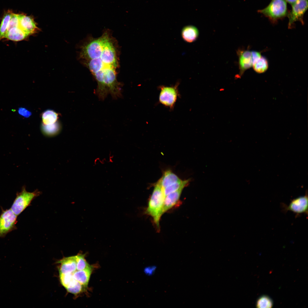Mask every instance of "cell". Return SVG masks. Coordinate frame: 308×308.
Instances as JSON below:
<instances>
[{
	"mask_svg": "<svg viewBox=\"0 0 308 308\" xmlns=\"http://www.w3.org/2000/svg\"><path fill=\"white\" fill-rule=\"evenodd\" d=\"M119 55L117 41L109 29L98 37L89 36L80 48V58L97 82L94 93L101 100L109 94L115 99L122 96L123 85L117 80Z\"/></svg>",
	"mask_w": 308,
	"mask_h": 308,
	"instance_id": "6da1fadb",
	"label": "cell"
},
{
	"mask_svg": "<svg viewBox=\"0 0 308 308\" xmlns=\"http://www.w3.org/2000/svg\"><path fill=\"white\" fill-rule=\"evenodd\" d=\"M92 267L82 270L77 268L75 258L65 260L58 269L61 283L68 292L76 295L80 293L84 287L87 288Z\"/></svg>",
	"mask_w": 308,
	"mask_h": 308,
	"instance_id": "7a4b0ae2",
	"label": "cell"
},
{
	"mask_svg": "<svg viewBox=\"0 0 308 308\" xmlns=\"http://www.w3.org/2000/svg\"><path fill=\"white\" fill-rule=\"evenodd\" d=\"M165 198L163 188L158 180L155 185L145 213L152 218L159 229Z\"/></svg>",
	"mask_w": 308,
	"mask_h": 308,
	"instance_id": "3957f363",
	"label": "cell"
},
{
	"mask_svg": "<svg viewBox=\"0 0 308 308\" xmlns=\"http://www.w3.org/2000/svg\"><path fill=\"white\" fill-rule=\"evenodd\" d=\"M41 193L38 189L32 192H28L26 187L23 186L20 192L18 193L12 206L10 208L17 216L20 214L27 207L31 201Z\"/></svg>",
	"mask_w": 308,
	"mask_h": 308,
	"instance_id": "277c9868",
	"label": "cell"
},
{
	"mask_svg": "<svg viewBox=\"0 0 308 308\" xmlns=\"http://www.w3.org/2000/svg\"><path fill=\"white\" fill-rule=\"evenodd\" d=\"M179 82L170 86L160 85L159 101L160 103L171 110L173 109L180 95L178 90Z\"/></svg>",
	"mask_w": 308,
	"mask_h": 308,
	"instance_id": "5b68a950",
	"label": "cell"
},
{
	"mask_svg": "<svg viewBox=\"0 0 308 308\" xmlns=\"http://www.w3.org/2000/svg\"><path fill=\"white\" fill-rule=\"evenodd\" d=\"M258 11L274 22L287 15V3L285 0H272L267 7Z\"/></svg>",
	"mask_w": 308,
	"mask_h": 308,
	"instance_id": "8992f818",
	"label": "cell"
},
{
	"mask_svg": "<svg viewBox=\"0 0 308 308\" xmlns=\"http://www.w3.org/2000/svg\"><path fill=\"white\" fill-rule=\"evenodd\" d=\"M291 11L288 14L289 19L288 28H292L294 23L297 21L304 24L303 16L307 10L308 7L307 0H297L292 5Z\"/></svg>",
	"mask_w": 308,
	"mask_h": 308,
	"instance_id": "52a82bcc",
	"label": "cell"
},
{
	"mask_svg": "<svg viewBox=\"0 0 308 308\" xmlns=\"http://www.w3.org/2000/svg\"><path fill=\"white\" fill-rule=\"evenodd\" d=\"M17 216L11 209L2 212L0 216V237L5 236L15 228Z\"/></svg>",
	"mask_w": 308,
	"mask_h": 308,
	"instance_id": "ba28073f",
	"label": "cell"
},
{
	"mask_svg": "<svg viewBox=\"0 0 308 308\" xmlns=\"http://www.w3.org/2000/svg\"><path fill=\"white\" fill-rule=\"evenodd\" d=\"M308 198L307 193L303 196L293 199L288 205L284 206L285 211H290L296 214V216L303 214H308Z\"/></svg>",
	"mask_w": 308,
	"mask_h": 308,
	"instance_id": "9c48e42d",
	"label": "cell"
},
{
	"mask_svg": "<svg viewBox=\"0 0 308 308\" xmlns=\"http://www.w3.org/2000/svg\"><path fill=\"white\" fill-rule=\"evenodd\" d=\"M238 57L239 73L237 78H240L244 72L252 66L253 60L252 51L249 50L239 48L237 51Z\"/></svg>",
	"mask_w": 308,
	"mask_h": 308,
	"instance_id": "30bf717a",
	"label": "cell"
},
{
	"mask_svg": "<svg viewBox=\"0 0 308 308\" xmlns=\"http://www.w3.org/2000/svg\"><path fill=\"white\" fill-rule=\"evenodd\" d=\"M19 27L28 36L38 30L36 24L33 18L21 14H19Z\"/></svg>",
	"mask_w": 308,
	"mask_h": 308,
	"instance_id": "8fae6325",
	"label": "cell"
},
{
	"mask_svg": "<svg viewBox=\"0 0 308 308\" xmlns=\"http://www.w3.org/2000/svg\"><path fill=\"white\" fill-rule=\"evenodd\" d=\"M183 189L181 188L169 194L165 197L162 212V215L178 203Z\"/></svg>",
	"mask_w": 308,
	"mask_h": 308,
	"instance_id": "7c38bea8",
	"label": "cell"
},
{
	"mask_svg": "<svg viewBox=\"0 0 308 308\" xmlns=\"http://www.w3.org/2000/svg\"><path fill=\"white\" fill-rule=\"evenodd\" d=\"M183 40L188 43L193 42L196 41L199 35V31L195 27L191 25L184 27L181 32Z\"/></svg>",
	"mask_w": 308,
	"mask_h": 308,
	"instance_id": "4fadbf2b",
	"label": "cell"
},
{
	"mask_svg": "<svg viewBox=\"0 0 308 308\" xmlns=\"http://www.w3.org/2000/svg\"><path fill=\"white\" fill-rule=\"evenodd\" d=\"M61 129V124L57 121L51 124L44 125L42 123L41 126L42 133L44 135L48 137H52L57 135L60 131Z\"/></svg>",
	"mask_w": 308,
	"mask_h": 308,
	"instance_id": "5bb4252c",
	"label": "cell"
},
{
	"mask_svg": "<svg viewBox=\"0 0 308 308\" xmlns=\"http://www.w3.org/2000/svg\"><path fill=\"white\" fill-rule=\"evenodd\" d=\"M28 35L19 27L11 28L7 31L4 38L14 41H19L23 40Z\"/></svg>",
	"mask_w": 308,
	"mask_h": 308,
	"instance_id": "9a60e30c",
	"label": "cell"
},
{
	"mask_svg": "<svg viewBox=\"0 0 308 308\" xmlns=\"http://www.w3.org/2000/svg\"><path fill=\"white\" fill-rule=\"evenodd\" d=\"M180 180L179 177L172 171L167 170L164 172L162 177L159 180L163 189Z\"/></svg>",
	"mask_w": 308,
	"mask_h": 308,
	"instance_id": "2e32d148",
	"label": "cell"
},
{
	"mask_svg": "<svg viewBox=\"0 0 308 308\" xmlns=\"http://www.w3.org/2000/svg\"><path fill=\"white\" fill-rule=\"evenodd\" d=\"M190 179L185 180H180L163 189L165 197L169 194L176 191L181 188H184L189 184Z\"/></svg>",
	"mask_w": 308,
	"mask_h": 308,
	"instance_id": "e0dca14e",
	"label": "cell"
},
{
	"mask_svg": "<svg viewBox=\"0 0 308 308\" xmlns=\"http://www.w3.org/2000/svg\"><path fill=\"white\" fill-rule=\"evenodd\" d=\"M58 118V114L54 111L48 110L44 112L42 115L43 124L48 125L56 122Z\"/></svg>",
	"mask_w": 308,
	"mask_h": 308,
	"instance_id": "ac0fdd59",
	"label": "cell"
},
{
	"mask_svg": "<svg viewBox=\"0 0 308 308\" xmlns=\"http://www.w3.org/2000/svg\"><path fill=\"white\" fill-rule=\"evenodd\" d=\"M12 13L9 10L3 15L0 26V40L4 38Z\"/></svg>",
	"mask_w": 308,
	"mask_h": 308,
	"instance_id": "d6986e66",
	"label": "cell"
},
{
	"mask_svg": "<svg viewBox=\"0 0 308 308\" xmlns=\"http://www.w3.org/2000/svg\"><path fill=\"white\" fill-rule=\"evenodd\" d=\"M252 67L256 73L260 74L264 73L268 68V61L266 58L262 56L253 64Z\"/></svg>",
	"mask_w": 308,
	"mask_h": 308,
	"instance_id": "ffe728a7",
	"label": "cell"
},
{
	"mask_svg": "<svg viewBox=\"0 0 308 308\" xmlns=\"http://www.w3.org/2000/svg\"><path fill=\"white\" fill-rule=\"evenodd\" d=\"M256 305L258 308H271L273 306V302L269 297L264 295L258 299Z\"/></svg>",
	"mask_w": 308,
	"mask_h": 308,
	"instance_id": "44dd1931",
	"label": "cell"
},
{
	"mask_svg": "<svg viewBox=\"0 0 308 308\" xmlns=\"http://www.w3.org/2000/svg\"><path fill=\"white\" fill-rule=\"evenodd\" d=\"M19 14L13 13L7 31L12 28L19 27Z\"/></svg>",
	"mask_w": 308,
	"mask_h": 308,
	"instance_id": "7402d4cb",
	"label": "cell"
},
{
	"mask_svg": "<svg viewBox=\"0 0 308 308\" xmlns=\"http://www.w3.org/2000/svg\"><path fill=\"white\" fill-rule=\"evenodd\" d=\"M19 114L26 118L29 117L32 114L31 112L25 108L20 107L18 110Z\"/></svg>",
	"mask_w": 308,
	"mask_h": 308,
	"instance_id": "603a6c76",
	"label": "cell"
},
{
	"mask_svg": "<svg viewBox=\"0 0 308 308\" xmlns=\"http://www.w3.org/2000/svg\"><path fill=\"white\" fill-rule=\"evenodd\" d=\"M156 269L155 266H151L146 267L144 270V273L147 275H152L155 272Z\"/></svg>",
	"mask_w": 308,
	"mask_h": 308,
	"instance_id": "cb8c5ba5",
	"label": "cell"
},
{
	"mask_svg": "<svg viewBox=\"0 0 308 308\" xmlns=\"http://www.w3.org/2000/svg\"><path fill=\"white\" fill-rule=\"evenodd\" d=\"M252 52L253 64L256 61L259 59L262 56L261 52L254 51H252Z\"/></svg>",
	"mask_w": 308,
	"mask_h": 308,
	"instance_id": "d4e9b609",
	"label": "cell"
},
{
	"mask_svg": "<svg viewBox=\"0 0 308 308\" xmlns=\"http://www.w3.org/2000/svg\"><path fill=\"white\" fill-rule=\"evenodd\" d=\"M286 2H288L291 5L295 3L297 0H285Z\"/></svg>",
	"mask_w": 308,
	"mask_h": 308,
	"instance_id": "484cf974",
	"label": "cell"
}]
</instances>
